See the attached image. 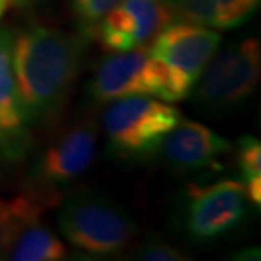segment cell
Here are the masks:
<instances>
[{"label":"cell","instance_id":"cell-15","mask_svg":"<svg viewBox=\"0 0 261 261\" xmlns=\"http://www.w3.org/2000/svg\"><path fill=\"white\" fill-rule=\"evenodd\" d=\"M238 163L248 198L261 205V143L253 136H244L238 143Z\"/></svg>","mask_w":261,"mask_h":261},{"label":"cell","instance_id":"cell-9","mask_svg":"<svg viewBox=\"0 0 261 261\" xmlns=\"http://www.w3.org/2000/svg\"><path fill=\"white\" fill-rule=\"evenodd\" d=\"M171 22L165 0H121L98 24L95 38L103 49L121 53L149 44Z\"/></svg>","mask_w":261,"mask_h":261},{"label":"cell","instance_id":"cell-16","mask_svg":"<svg viewBox=\"0 0 261 261\" xmlns=\"http://www.w3.org/2000/svg\"><path fill=\"white\" fill-rule=\"evenodd\" d=\"M121 0H70L71 14L80 33L87 38H95L98 24Z\"/></svg>","mask_w":261,"mask_h":261},{"label":"cell","instance_id":"cell-2","mask_svg":"<svg viewBox=\"0 0 261 261\" xmlns=\"http://www.w3.org/2000/svg\"><path fill=\"white\" fill-rule=\"evenodd\" d=\"M61 234L73 248L93 256L126 251L138 226L121 203L95 192L73 194L56 214Z\"/></svg>","mask_w":261,"mask_h":261},{"label":"cell","instance_id":"cell-17","mask_svg":"<svg viewBox=\"0 0 261 261\" xmlns=\"http://www.w3.org/2000/svg\"><path fill=\"white\" fill-rule=\"evenodd\" d=\"M136 258L146 259V261H185V254L180 253L178 249L170 246L168 243L153 239V241H146L138 251Z\"/></svg>","mask_w":261,"mask_h":261},{"label":"cell","instance_id":"cell-12","mask_svg":"<svg viewBox=\"0 0 261 261\" xmlns=\"http://www.w3.org/2000/svg\"><path fill=\"white\" fill-rule=\"evenodd\" d=\"M171 17L216 31L236 29L258 12L261 0H165Z\"/></svg>","mask_w":261,"mask_h":261},{"label":"cell","instance_id":"cell-6","mask_svg":"<svg viewBox=\"0 0 261 261\" xmlns=\"http://www.w3.org/2000/svg\"><path fill=\"white\" fill-rule=\"evenodd\" d=\"M95 149V124L90 121L73 124L41 153L29 173L28 189L55 205L61 198V189L71 185L90 168Z\"/></svg>","mask_w":261,"mask_h":261},{"label":"cell","instance_id":"cell-5","mask_svg":"<svg viewBox=\"0 0 261 261\" xmlns=\"http://www.w3.org/2000/svg\"><path fill=\"white\" fill-rule=\"evenodd\" d=\"M261 46L256 38L231 44L212 56L190 93L208 111H222L244 102L259 82Z\"/></svg>","mask_w":261,"mask_h":261},{"label":"cell","instance_id":"cell-8","mask_svg":"<svg viewBox=\"0 0 261 261\" xmlns=\"http://www.w3.org/2000/svg\"><path fill=\"white\" fill-rule=\"evenodd\" d=\"M248 194L241 181L221 180L207 187L189 185L185 192L184 229L195 241H214L244 221Z\"/></svg>","mask_w":261,"mask_h":261},{"label":"cell","instance_id":"cell-13","mask_svg":"<svg viewBox=\"0 0 261 261\" xmlns=\"http://www.w3.org/2000/svg\"><path fill=\"white\" fill-rule=\"evenodd\" d=\"M49 207L53 205L48 200L29 189L12 198H0V259L5 258L20 229L38 221Z\"/></svg>","mask_w":261,"mask_h":261},{"label":"cell","instance_id":"cell-10","mask_svg":"<svg viewBox=\"0 0 261 261\" xmlns=\"http://www.w3.org/2000/svg\"><path fill=\"white\" fill-rule=\"evenodd\" d=\"M14 38L9 29L0 28V151L7 160L19 161L29 153L33 134L14 76Z\"/></svg>","mask_w":261,"mask_h":261},{"label":"cell","instance_id":"cell-18","mask_svg":"<svg viewBox=\"0 0 261 261\" xmlns=\"http://www.w3.org/2000/svg\"><path fill=\"white\" fill-rule=\"evenodd\" d=\"M9 4H10V0H0V19H2L4 14L7 12Z\"/></svg>","mask_w":261,"mask_h":261},{"label":"cell","instance_id":"cell-11","mask_svg":"<svg viewBox=\"0 0 261 261\" xmlns=\"http://www.w3.org/2000/svg\"><path fill=\"white\" fill-rule=\"evenodd\" d=\"M231 149L229 141L211 127L194 121H180L166 134L158 153L170 168L181 173L212 168Z\"/></svg>","mask_w":261,"mask_h":261},{"label":"cell","instance_id":"cell-7","mask_svg":"<svg viewBox=\"0 0 261 261\" xmlns=\"http://www.w3.org/2000/svg\"><path fill=\"white\" fill-rule=\"evenodd\" d=\"M87 90L100 103L129 95H149L168 102L165 71L143 46L106 56L95 68Z\"/></svg>","mask_w":261,"mask_h":261},{"label":"cell","instance_id":"cell-14","mask_svg":"<svg viewBox=\"0 0 261 261\" xmlns=\"http://www.w3.org/2000/svg\"><path fill=\"white\" fill-rule=\"evenodd\" d=\"M5 258L12 261H60L66 258V246L38 219L20 229Z\"/></svg>","mask_w":261,"mask_h":261},{"label":"cell","instance_id":"cell-3","mask_svg":"<svg viewBox=\"0 0 261 261\" xmlns=\"http://www.w3.org/2000/svg\"><path fill=\"white\" fill-rule=\"evenodd\" d=\"M170 102L149 95H129L112 100L102 114L109 149L122 160H148L158 153L166 134L181 121Z\"/></svg>","mask_w":261,"mask_h":261},{"label":"cell","instance_id":"cell-1","mask_svg":"<svg viewBox=\"0 0 261 261\" xmlns=\"http://www.w3.org/2000/svg\"><path fill=\"white\" fill-rule=\"evenodd\" d=\"M87 39L48 25H31L14 38V76L29 127L49 126L63 111L85 61Z\"/></svg>","mask_w":261,"mask_h":261},{"label":"cell","instance_id":"cell-19","mask_svg":"<svg viewBox=\"0 0 261 261\" xmlns=\"http://www.w3.org/2000/svg\"><path fill=\"white\" fill-rule=\"evenodd\" d=\"M14 5H17V7H28V5L34 4L36 0H12Z\"/></svg>","mask_w":261,"mask_h":261},{"label":"cell","instance_id":"cell-4","mask_svg":"<svg viewBox=\"0 0 261 261\" xmlns=\"http://www.w3.org/2000/svg\"><path fill=\"white\" fill-rule=\"evenodd\" d=\"M221 43L222 36L216 29L184 20L168 24L151 41L148 51L165 71L168 102H180L190 95Z\"/></svg>","mask_w":261,"mask_h":261}]
</instances>
